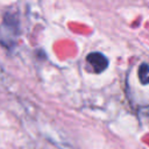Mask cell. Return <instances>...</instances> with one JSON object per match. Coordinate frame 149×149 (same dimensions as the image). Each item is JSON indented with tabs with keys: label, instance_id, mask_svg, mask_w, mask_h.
<instances>
[{
	"label": "cell",
	"instance_id": "obj_1",
	"mask_svg": "<svg viewBox=\"0 0 149 149\" xmlns=\"http://www.w3.org/2000/svg\"><path fill=\"white\" fill-rule=\"evenodd\" d=\"M86 62L92 69V71L95 73L104 72L108 66V59L101 52H97V51L90 52L86 56Z\"/></svg>",
	"mask_w": 149,
	"mask_h": 149
}]
</instances>
